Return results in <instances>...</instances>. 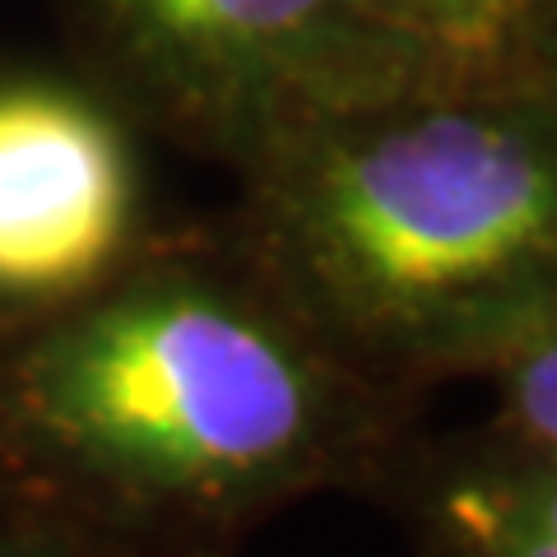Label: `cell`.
Here are the masks:
<instances>
[{"mask_svg": "<svg viewBox=\"0 0 557 557\" xmlns=\"http://www.w3.org/2000/svg\"><path fill=\"white\" fill-rule=\"evenodd\" d=\"M497 487L516 502V507H525L539 525H548L557 534V460L539 465V469H525V474L497 479Z\"/></svg>", "mask_w": 557, "mask_h": 557, "instance_id": "cell-8", "label": "cell"}, {"mask_svg": "<svg viewBox=\"0 0 557 557\" xmlns=\"http://www.w3.org/2000/svg\"><path fill=\"white\" fill-rule=\"evenodd\" d=\"M33 399L57 437L139 483H247L298 460L321 381L274 325L205 288H139L47 344Z\"/></svg>", "mask_w": 557, "mask_h": 557, "instance_id": "cell-2", "label": "cell"}, {"mask_svg": "<svg viewBox=\"0 0 557 557\" xmlns=\"http://www.w3.org/2000/svg\"><path fill=\"white\" fill-rule=\"evenodd\" d=\"M135 177L108 112L57 84H0V293H75L121 251Z\"/></svg>", "mask_w": 557, "mask_h": 557, "instance_id": "cell-4", "label": "cell"}, {"mask_svg": "<svg viewBox=\"0 0 557 557\" xmlns=\"http://www.w3.org/2000/svg\"><path fill=\"white\" fill-rule=\"evenodd\" d=\"M456 520L483 557H557V534L539 525L525 507H516L497 479L465 487L456 497Z\"/></svg>", "mask_w": 557, "mask_h": 557, "instance_id": "cell-6", "label": "cell"}, {"mask_svg": "<svg viewBox=\"0 0 557 557\" xmlns=\"http://www.w3.org/2000/svg\"><path fill=\"white\" fill-rule=\"evenodd\" d=\"M153 94L233 121H311L428 94L372 0H89Z\"/></svg>", "mask_w": 557, "mask_h": 557, "instance_id": "cell-3", "label": "cell"}, {"mask_svg": "<svg viewBox=\"0 0 557 557\" xmlns=\"http://www.w3.org/2000/svg\"><path fill=\"white\" fill-rule=\"evenodd\" d=\"M372 14L432 89L544 84L557 70V0H372Z\"/></svg>", "mask_w": 557, "mask_h": 557, "instance_id": "cell-5", "label": "cell"}, {"mask_svg": "<svg viewBox=\"0 0 557 557\" xmlns=\"http://www.w3.org/2000/svg\"><path fill=\"white\" fill-rule=\"evenodd\" d=\"M507 391H511V409L520 418V428L544 450H553L557 460V330L525 339V348L511 362Z\"/></svg>", "mask_w": 557, "mask_h": 557, "instance_id": "cell-7", "label": "cell"}, {"mask_svg": "<svg viewBox=\"0 0 557 557\" xmlns=\"http://www.w3.org/2000/svg\"><path fill=\"white\" fill-rule=\"evenodd\" d=\"M284 223L311 284L372 330L469 339L557 284V94L428 89L298 121Z\"/></svg>", "mask_w": 557, "mask_h": 557, "instance_id": "cell-1", "label": "cell"}]
</instances>
